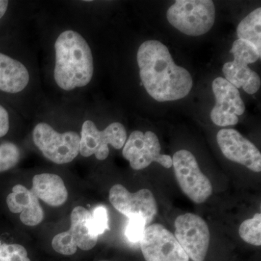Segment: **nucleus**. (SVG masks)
<instances>
[{
	"label": "nucleus",
	"instance_id": "f257e3e1",
	"mask_svg": "<svg viewBox=\"0 0 261 261\" xmlns=\"http://www.w3.org/2000/svg\"><path fill=\"white\" fill-rule=\"evenodd\" d=\"M137 58L142 84L155 100H178L190 93L193 86L191 75L176 65L163 43L156 40L142 43Z\"/></svg>",
	"mask_w": 261,
	"mask_h": 261
},
{
	"label": "nucleus",
	"instance_id": "f03ea898",
	"mask_svg": "<svg viewBox=\"0 0 261 261\" xmlns=\"http://www.w3.org/2000/svg\"><path fill=\"white\" fill-rule=\"evenodd\" d=\"M55 49L54 78L58 87L70 91L87 86L93 76L94 63L84 38L74 31H65L57 39Z\"/></svg>",
	"mask_w": 261,
	"mask_h": 261
},
{
	"label": "nucleus",
	"instance_id": "7ed1b4c3",
	"mask_svg": "<svg viewBox=\"0 0 261 261\" xmlns=\"http://www.w3.org/2000/svg\"><path fill=\"white\" fill-rule=\"evenodd\" d=\"M168 22L192 37L208 32L214 25L216 9L211 0H178L168 10Z\"/></svg>",
	"mask_w": 261,
	"mask_h": 261
},
{
	"label": "nucleus",
	"instance_id": "20e7f679",
	"mask_svg": "<svg viewBox=\"0 0 261 261\" xmlns=\"http://www.w3.org/2000/svg\"><path fill=\"white\" fill-rule=\"evenodd\" d=\"M33 140L42 154L57 164L71 162L80 152L81 138L76 132L58 133L47 123H38Z\"/></svg>",
	"mask_w": 261,
	"mask_h": 261
},
{
	"label": "nucleus",
	"instance_id": "39448f33",
	"mask_svg": "<svg viewBox=\"0 0 261 261\" xmlns=\"http://www.w3.org/2000/svg\"><path fill=\"white\" fill-rule=\"evenodd\" d=\"M172 166L182 192L197 204L205 202L213 193V187L208 178L199 167L194 154L181 149L173 154Z\"/></svg>",
	"mask_w": 261,
	"mask_h": 261
},
{
	"label": "nucleus",
	"instance_id": "423d86ee",
	"mask_svg": "<svg viewBox=\"0 0 261 261\" xmlns=\"http://www.w3.org/2000/svg\"><path fill=\"white\" fill-rule=\"evenodd\" d=\"M80 152L84 157L94 154L99 161L106 160L109 154L108 145L119 149L126 143V128L121 123H111L104 130L97 129L92 121H86L82 125L80 136Z\"/></svg>",
	"mask_w": 261,
	"mask_h": 261
},
{
	"label": "nucleus",
	"instance_id": "0eeeda50",
	"mask_svg": "<svg viewBox=\"0 0 261 261\" xmlns=\"http://www.w3.org/2000/svg\"><path fill=\"white\" fill-rule=\"evenodd\" d=\"M175 228V238L189 258L205 260L211 240L210 230L205 220L187 213L176 218Z\"/></svg>",
	"mask_w": 261,
	"mask_h": 261
},
{
	"label": "nucleus",
	"instance_id": "6e6552de",
	"mask_svg": "<svg viewBox=\"0 0 261 261\" xmlns=\"http://www.w3.org/2000/svg\"><path fill=\"white\" fill-rule=\"evenodd\" d=\"M161 147L157 135L150 130L145 134L135 130L128 137L123 149V156L129 161L134 170L145 169L151 163L156 162L163 167L172 166V159L168 154L161 153Z\"/></svg>",
	"mask_w": 261,
	"mask_h": 261
},
{
	"label": "nucleus",
	"instance_id": "1a4fd4ad",
	"mask_svg": "<svg viewBox=\"0 0 261 261\" xmlns=\"http://www.w3.org/2000/svg\"><path fill=\"white\" fill-rule=\"evenodd\" d=\"M145 261H189L190 258L169 230L160 224L145 228L140 240Z\"/></svg>",
	"mask_w": 261,
	"mask_h": 261
},
{
	"label": "nucleus",
	"instance_id": "9d476101",
	"mask_svg": "<svg viewBox=\"0 0 261 261\" xmlns=\"http://www.w3.org/2000/svg\"><path fill=\"white\" fill-rule=\"evenodd\" d=\"M109 200L118 212L128 219L142 216L147 226L152 223L158 214L157 202L148 189H142L132 193L123 185H116L110 190Z\"/></svg>",
	"mask_w": 261,
	"mask_h": 261
},
{
	"label": "nucleus",
	"instance_id": "9b49d317",
	"mask_svg": "<svg viewBox=\"0 0 261 261\" xmlns=\"http://www.w3.org/2000/svg\"><path fill=\"white\" fill-rule=\"evenodd\" d=\"M212 88L216 102L211 111V120L219 126L236 125L238 116H241L245 111L238 89L222 77L214 80Z\"/></svg>",
	"mask_w": 261,
	"mask_h": 261
},
{
	"label": "nucleus",
	"instance_id": "f8f14e48",
	"mask_svg": "<svg viewBox=\"0 0 261 261\" xmlns=\"http://www.w3.org/2000/svg\"><path fill=\"white\" fill-rule=\"evenodd\" d=\"M218 145L225 157L240 163L254 172L261 171V154L252 142L233 128L220 130L217 134Z\"/></svg>",
	"mask_w": 261,
	"mask_h": 261
},
{
	"label": "nucleus",
	"instance_id": "ddd939ff",
	"mask_svg": "<svg viewBox=\"0 0 261 261\" xmlns=\"http://www.w3.org/2000/svg\"><path fill=\"white\" fill-rule=\"evenodd\" d=\"M7 204L12 213H20V221L27 226H36L44 219V211L37 196L23 185L13 187L7 197Z\"/></svg>",
	"mask_w": 261,
	"mask_h": 261
},
{
	"label": "nucleus",
	"instance_id": "4468645a",
	"mask_svg": "<svg viewBox=\"0 0 261 261\" xmlns=\"http://www.w3.org/2000/svg\"><path fill=\"white\" fill-rule=\"evenodd\" d=\"M30 75L23 63L0 53V91L18 93L28 85Z\"/></svg>",
	"mask_w": 261,
	"mask_h": 261
},
{
	"label": "nucleus",
	"instance_id": "2eb2a0df",
	"mask_svg": "<svg viewBox=\"0 0 261 261\" xmlns=\"http://www.w3.org/2000/svg\"><path fill=\"white\" fill-rule=\"evenodd\" d=\"M31 191L37 198L54 207L63 205L68 198L64 182L58 175L51 173L36 175Z\"/></svg>",
	"mask_w": 261,
	"mask_h": 261
},
{
	"label": "nucleus",
	"instance_id": "dca6fc26",
	"mask_svg": "<svg viewBox=\"0 0 261 261\" xmlns=\"http://www.w3.org/2000/svg\"><path fill=\"white\" fill-rule=\"evenodd\" d=\"M68 231L74 239L77 247L83 250H92L97 243L99 235L94 229L91 213L78 206L72 211Z\"/></svg>",
	"mask_w": 261,
	"mask_h": 261
},
{
	"label": "nucleus",
	"instance_id": "f3484780",
	"mask_svg": "<svg viewBox=\"0 0 261 261\" xmlns=\"http://www.w3.org/2000/svg\"><path fill=\"white\" fill-rule=\"evenodd\" d=\"M225 80L237 89L243 87L247 94L256 93L260 87V79L256 72L247 65L234 61L225 63L223 67Z\"/></svg>",
	"mask_w": 261,
	"mask_h": 261
},
{
	"label": "nucleus",
	"instance_id": "a211bd4d",
	"mask_svg": "<svg viewBox=\"0 0 261 261\" xmlns=\"http://www.w3.org/2000/svg\"><path fill=\"white\" fill-rule=\"evenodd\" d=\"M261 8H258L239 24L237 33L239 39H243L253 44L261 53Z\"/></svg>",
	"mask_w": 261,
	"mask_h": 261
},
{
	"label": "nucleus",
	"instance_id": "6ab92c4d",
	"mask_svg": "<svg viewBox=\"0 0 261 261\" xmlns=\"http://www.w3.org/2000/svg\"><path fill=\"white\" fill-rule=\"evenodd\" d=\"M240 238L245 243L254 245H261V214L257 213L251 219L245 220L239 229Z\"/></svg>",
	"mask_w": 261,
	"mask_h": 261
},
{
	"label": "nucleus",
	"instance_id": "aec40b11",
	"mask_svg": "<svg viewBox=\"0 0 261 261\" xmlns=\"http://www.w3.org/2000/svg\"><path fill=\"white\" fill-rule=\"evenodd\" d=\"M230 53L233 55V61L247 65L255 63L260 59L261 55L251 43L240 39L233 43Z\"/></svg>",
	"mask_w": 261,
	"mask_h": 261
},
{
	"label": "nucleus",
	"instance_id": "412c9836",
	"mask_svg": "<svg viewBox=\"0 0 261 261\" xmlns=\"http://www.w3.org/2000/svg\"><path fill=\"white\" fill-rule=\"evenodd\" d=\"M20 160V150L12 142H3L0 145V172L14 167Z\"/></svg>",
	"mask_w": 261,
	"mask_h": 261
},
{
	"label": "nucleus",
	"instance_id": "4be33fe9",
	"mask_svg": "<svg viewBox=\"0 0 261 261\" xmlns=\"http://www.w3.org/2000/svg\"><path fill=\"white\" fill-rule=\"evenodd\" d=\"M53 249L62 255H73L77 250V245L69 231L57 234L51 242Z\"/></svg>",
	"mask_w": 261,
	"mask_h": 261
},
{
	"label": "nucleus",
	"instance_id": "5701e85b",
	"mask_svg": "<svg viewBox=\"0 0 261 261\" xmlns=\"http://www.w3.org/2000/svg\"><path fill=\"white\" fill-rule=\"evenodd\" d=\"M0 261H31L27 250L17 244L0 245Z\"/></svg>",
	"mask_w": 261,
	"mask_h": 261
},
{
	"label": "nucleus",
	"instance_id": "b1692460",
	"mask_svg": "<svg viewBox=\"0 0 261 261\" xmlns=\"http://www.w3.org/2000/svg\"><path fill=\"white\" fill-rule=\"evenodd\" d=\"M147 224L142 216H135L130 218L127 224L125 235L130 243H140Z\"/></svg>",
	"mask_w": 261,
	"mask_h": 261
},
{
	"label": "nucleus",
	"instance_id": "393cba45",
	"mask_svg": "<svg viewBox=\"0 0 261 261\" xmlns=\"http://www.w3.org/2000/svg\"><path fill=\"white\" fill-rule=\"evenodd\" d=\"M92 214V224L98 235L102 234L108 227V211L104 206H97Z\"/></svg>",
	"mask_w": 261,
	"mask_h": 261
},
{
	"label": "nucleus",
	"instance_id": "a878e982",
	"mask_svg": "<svg viewBox=\"0 0 261 261\" xmlns=\"http://www.w3.org/2000/svg\"><path fill=\"white\" fill-rule=\"evenodd\" d=\"M9 128V115L5 108L0 106V137L6 135Z\"/></svg>",
	"mask_w": 261,
	"mask_h": 261
},
{
	"label": "nucleus",
	"instance_id": "bb28decb",
	"mask_svg": "<svg viewBox=\"0 0 261 261\" xmlns=\"http://www.w3.org/2000/svg\"><path fill=\"white\" fill-rule=\"evenodd\" d=\"M8 1H4V0H0V19L3 18L8 10Z\"/></svg>",
	"mask_w": 261,
	"mask_h": 261
},
{
	"label": "nucleus",
	"instance_id": "cd10ccee",
	"mask_svg": "<svg viewBox=\"0 0 261 261\" xmlns=\"http://www.w3.org/2000/svg\"><path fill=\"white\" fill-rule=\"evenodd\" d=\"M101 261H108V260H101Z\"/></svg>",
	"mask_w": 261,
	"mask_h": 261
}]
</instances>
